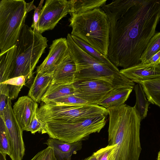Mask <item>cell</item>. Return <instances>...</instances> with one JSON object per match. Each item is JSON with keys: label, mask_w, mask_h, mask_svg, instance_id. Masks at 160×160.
Instances as JSON below:
<instances>
[{"label": "cell", "mask_w": 160, "mask_h": 160, "mask_svg": "<svg viewBox=\"0 0 160 160\" xmlns=\"http://www.w3.org/2000/svg\"><path fill=\"white\" fill-rule=\"evenodd\" d=\"M160 50V32L155 33L149 42L142 53L140 61L144 64Z\"/></svg>", "instance_id": "cell-26"}, {"label": "cell", "mask_w": 160, "mask_h": 160, "mask_svg": "<svg viewBox=\"0 0 160 160\" xmlns=\"http://www.w3.org/2000/svg\"><path fill=\"white\" fill-rule=\"evenodd\" d=\"M53 150L57 160H71L73 154H75L82 147V141L68 143L49 138L45 143Z\"/></svg>", "instance_id": "cell-16"}, {"label": "cell", "mask_w": 160, "mask_h": 160, "mask_svg": "<svg viewBox=\"0 0 160 160\" xmlns=\"http://www.w3.org/2000/svg\"><path fill=\"white\" fill-rule=\"evenodd\" d=\"M53 73H37L28 93V96L36 102L39 103L52 83Z\"/></svg>", "instance_id": "cell-17"}, {"label": "cell", "mask_w": 160, "mask_h": 160, "mask_svg": "<svg viewBox=\"0 0 160 160\" xmlns=\"http://www.w3.org/2000/svg\"><path fill=\"white\" fill-rule=\"evenodd\" d=\"M148 100L160 108V77L140 83Z\"/></svg>", "instance_id": "cell-21"}, {"label": "cell", "mask_w": 160, "mask_h": 160, "mask_svg": "<svg viewBox=\"0 0 160 160\" xmlns=\"http://www.w3.org/2000/svg\"><path fill=\"white\" fill-rule=\"evenodd\" d=\"M47 42L41 34L25 24L15 44L16 65L11 78L25 76L29 80L33 78L34 69L48 46Z\"/></svg>", "instance_id": "cell-4"}, {"label": "cell", "mask_w": 160, "mask_h": 160, "mask_svg": "<svg viewBox=\"0 0 160 160\" xmlns=\"http://www.w3.org/2000/svg\"><path fill=\"white\" fill-rule=\"evenodd\" d=\"M69 19L71 35L84 40L108 57L110 44V23L100 8L83 13H72Z\"/></svg>", "instance_id": "cell-3"}, {"label": "cell", "mask_w": 160, "mask_h": 160, "mask_svg": "<svg viewBox=\"0 0 160 160\" xmlns=\"http://www.w3.org/2000/svg\"><path fill=\"white\" fill-rule=\"evenodd\" d=\"M9 99L8 87L6 84L0 83V116L2 115Z\"/></svg>", "instance_id": "cell-29"}, {"label": "cell", "mask_w": 160, "mask_h": 160, "mask_svg": "<svg viewBox=\"0 0 160 160\" xmlns=\"http://www.w3.org/2000/svg\"><path fill=\"white\" fill-rule=\"evenodd\" d=\"M74 95L88 104L98 105L99 103L114 88L104 80L83 78L74 81Z\"/></svg>", "instance_id": "cell-9"}, {"label": "cell", "mask_w": 160, "mask_h": 160, "mask_svg": "<svg viewBox=\"0 0 160 160\" xmlns=\"http://www.w3.org/2000/svg\"><path fill=\"white\" fill-rule=\"evenodd\" d=\"M7 154L0 152V160H6V156Z\"/></svg>", "instance_id": "cell-36"}, {"label": "cell", "mask_w": 160, "mask_h": 160, "mask_svg": "<svg viewBox=\"0 0 160 160\" xmlns=\"http://www.w3.org/2000/svg\"><path fill=\"white\" fill-rule=\"evenodd\" d=\"M66 39L70 55L76 67L74 81L83 78L99 79L114 86L120 82L123 75L118 68H113L88 54L75 43L71 34H68Z\"/></svg>", "instance_id": "cell-6"}, {"label": "cell", "mask_w": 160, "mask_h": 160, "mask_svg": "<svg viewBox=\"0 0 160 160\" xmlns=\"http://www.w3.org/2000/svg\"><path fill=\"white\" fill-rule=\"evenodd\" d=\"M44 125L45 123L38 118L36 113L26 131H30L32 134H35L38 132H41Z\"/></svg>", "instance_id": "cell-31"}, {"label": "cell", "mask_w": 160, "mask_h": 160, "mask_svg": "<svg viewBox=\"0 0 160 160\" xmlns=\"http://www.w3.org/2000/svg\"><path fill=\"white\" fill-rule=\"evenodd\" d=\"M33 2L27 3L24 0L0 1V54L15 45L28 12L36 8Z\"/></svg>", "instance_id": "cell-5"}, {"label": "cell", "mask_w": 160, "mask_h": 160, "mask_svg": "<svg viewBox=\"0 0 160 160\" xmlns=\"http://www.w3.org/2000/svg\"><path fill=\"white\" fill-rule=\"evenodd\" d=\"M0 152L10 156L11 149L6 126L3 118L0 117Z\"/></svg>", "instance_id": "cell-27"}, {"label": "cell", "mask_w": 160, "mask_h": 160, "mask_svg": "<svg viewBox=\"0 0 160 160\" xmlns=\"http://www.w3.org/2000/svg\"><path fill=\"white\" fill-rule=\"evenodd\" d=\"M72 83L69 84L51 83L42 98L41 101L47 103L59 98L74 94Z\"/></svg>", "instance_id": "cell-20"}, {"label": "cell", "mask_w": 160, "mask_h": 160, "mask_svg": "<svg viewBox=\"0 0 160 160\" xmlns=\"http://www.w3.org/2000/svg\"><path fill=\"white\" fill-rule=\"evenodd\" d=\"M28 80L27 76H21L11 78L2 83L7 85L9 90V98L12 100L17 98L21 89Z\"/></svg>", "instance_id": "cell-25"}, {"label": "cell", "mask_w": 160, "mask_h": 160, "mask_svg": "<svg viewBox=\"0 0 160 160\" xmlns=\"http://www.w3.org/2000/svg\"><path fill=\"white\" fill-rule=\"evenodd\" d=\"M116 147L115 145H109L101 148L94 152L97 160H108L109 156L112 150Z\"/></svg>", "instance_id": "cell-32"}, {"label": "cell", "mask_w": 160, "mask_h": 160, "mask_svg": "<svg viewBox=\"0 0 160 160\" xmlns=\"http://www.w3.org/2000/svg\"><path fill=\"white\" fill-rule=\"evenodd\" d=\"M76 71L75 63L69 53L54 71L52 83H72L74 80Z\"/></svg>", "instance_id": "cell-15"}, {"label": "cell", "mask_w": 160, "mask_h": 160, "mask_svg": "<svg viewBox=\"0 0 160 160\" xmlns=\"http://www.w3.org/2000/svg\"><path fill=\"white\" fill-rule=\"evenodd\" d=\"M16 51L15 45L0 54V83L11 78L15 67Z\"/></svg>", "instance_id": "cell-18"}, {"label": "cell", "mask_w": 160, "mask_h": 160, "mask_svg": "<svg viewBox=\"0 0 160 160\" xmlns=\"http://www.w3.org/2000/svg\"><path fill=\"white\" fill-rule=\"evenodd\" d=\"M71 36L75 43L88 54L113 68H118L110 61L107 57L98 51L88 43L76 36L71 35Z\"/></svg>", "instance_id": "cell-24"}, {"label": "cell", "mask_w": 160, "mask_h": 160, "mask_svg": "<svg viewBox=\"0 0 160 160\" xmlns=\"http://www.w3.org/2000/svg\"><path fill=\"white\" fill-rule=\"evenodd\" d=\"M157 160H160V150L158 152V153Z\"/></svg>", "instance_id": "cell-37"}, {"label": "cell", "mask_w": 160, "mask_h": 160, "mask_svg": "<svg viewBox=\"0 0 160 160\" xmlns=\"http://www.w3.org/2000/svg\"><path fill=\"white\" fill-rule=\"evenodd\" d=\"M82 160H97V158L95 154L93 153L91 156Z\"/></svg>", "instance_id": "cell-35"}, {"label": "cell", "mask_w": 160, "mask_h": 160, "mask_svg": "<svg viewBox=\"0 0 160 160\" xmlns=\"http://www.w3.org/2000/svg\"><path fill=\"white\" fill-rule=\"evenodd\" d=\"M108 114V109L99 105L44 103L37 113L38 118L44 123L71 121Z\"/></svg>", "instance_id": "cell-8"}, {"label": "cell", "mask_w": 160, "mask_h": 160, "mask_svg": "<svg viewBox=\"0 0 160 160\" xmlns=\"http://www.w3.org/2000/svg\"><path fill=\"white\" fill-rule=\"evenodd\" d=\"M31 160H57L53 149L48 147L38 152Z\"/></svg>", "instance_id": "cell-30"}, {"label": "cell", "mask_w": 160, "mask_h": 160, "mask_svg": "<svg viewBox=\"0 0 160 160\" xmlns=\"http://www.w3.org/2000/svg\"><path fill=\"white\" fill-rule=\"evenodd\" d=\"M49 103L69 105L88 104L86 101L78 97L74 94L62 97L53 100L47 103Z\"/></svg>", "instance_id": "cell-28"}, {"label": "cell", "mask_w": 160, "mask_h": 160, "mask_svg": "<svg viewBox=\"0 0 160 160\" xmlns=\"http://www.w3.org/2000/svg\"><path fill=\"white\" fill-rule=\"evenodd\" d=\"M133 89L135 92L136 99L133 107L142 121L146 117L151 103L147 99L143 88L140 83L135 84Z\"/></svg>", "instance_id": "cell-22"}, {"label": "cell", "mask_w": 160, "mask_h": 160, "mask_svg": "<svg viewBox=\"0 0 160 160\" xmlns=\"http://www.w3.org/2000/svg\"><path fill=\"white\" fill-rule=\"evenodd\" d=\"M11 104L9 99L0 117L4 120L7 131L11 149L9 157L12 160H22L25 150L23 131L16 118Z\"/></svg>", "instance_id": "cell-10"}, {"label": "cell", "mask_w": 160, "mask_h": 160, "mask_svg": "<svg viewBox=\"0 0 160 160\" xmlns=\"http://www.w3.org/2000/svg\"><path fill=\"white\" fill-rule=\"evenodd\" d=\"M106 117L101 115L71 121L47 122L41 132L63 142L82 141L91 134L100 132L106 124Z\"/></svg>", "instance_id": "cell-7"}, {"label": "cell", "mask_w": 160, "mask_h": 160, "mask_svg": "<svg viewBox=\"0 0 160 160\" xmlns=\"http://www.w3.org/2000/svg\"><path fill=\"white\" fill-rule=\"evenodd\" d=\"M71 0H47L41 8L39 21L41 34L53 29L58 22L71 12Z\"/></svg>", "instance_id": "cell-11"}, {"label": "cell", "mask_w": 160, "mask_h": 160, "mask_svg": "<svg viewBox=\"0 0 160 160\" xmlns=\"http://www.w3.org/2000/svg\"><path fill=\"white\" fill-rule=\"evenodd\" d=\"M38 105L29 96L19 98L14 103L13 110L23 131H26L37 113Z\"/></svg>", "instance_id": "cell-13"}, {"label": "cell", "mask_w": 160, "mask_h": 160, "mask_svg": "<svg viewBox=\"0 0 160 160\" xmlns=\"http://www.w3.org/2000/svg\"><path fill=\"white\" fill-rule=\"evenodd\" d=\"M72 13L78 14L102 7L107 0H71Z\"/></svg>", "instance_id": "cell-23"}, {"label": "cell", "mask_w": 160, "mask_h": 160, "mask_svg": "<svg viewBox=\"0 0 160 160\" xmlns=\"http://www.w3.org/2000/svg\"><path fill=\"white\" fill-rule=\"evenodd\" d=\"M43 1V0H41L38 6L35 9L33 22L31 26L32 29L38 32H39V21L40 11L42 8Z\"/></svg>", "instance_id": "cell-33"}, {"label": "cell", "mask_w": 160, "mask_h": 160, "mask_svg": "<svg viewBox=\"0 0 160 160\" xmlns=\"http://www.w3.org/2000/svg\"><path fill=\"white\" fill-rule=\"evenodd\" d=\"M110 23L108 58L126 69L140 58L160 21V0H116L102 7Z\"/></svg>", "instance_id": "cell-1"}, {"label": "cell", "mask_w": 160, "mask_h": 160, "mask_svg": "<svg viewBox=\"0 0 160 160\" xmlns=\"http://www.w3.org/2000/svg\"><path fill=\"white\" fill-rule=\"evenodd\" d=\"M144 64H150L155 65L160 64V50L153 55Z\"/></svg>", "instance_id": "cell-34"}, {"label": "cell", "mask_w": 160, "mask_h": 160, "mask_svg": "<svg viewBox=\"0 0 160 160\" xmlns=\"http://www.w3.org/2000/svg\"><path fill=\"white\" fill-rule=\"evenodd\" d=\"M49 49L47 56L37 68V73H53L63 59L69 53L67 39L65 38L53 41Z\"/></svg>", "instance_id": "cell-12"}, {"label": "cell", "mask_w": 160, "mask_h": 160, "mask_svg": "<svg viewBox=\"0 0 160 160\" xmlns=\"http://www.w3.org/2000/svg\"><path fill=\"white\" fill-rule=\"evenodd\" d=\"M133 89L122 87L111 90L99 103L98 105L107 109L124 104Z\"/></svg>", "instance_id": "cell-19"}, {"label": "cell", "mask_w": 160, "mask_h": 160, "mask_svg": "<svg viewBox=\"0 0 160 160\" xmlns=\"http://www.w3.org/2000/svg\"><path fill=\"white\" fill-rule=\"evenodd\" d=\"M120 72L132 82L138 83L160 77V64L155 65L141 62Z\"/></svg>", "instance_id": "cell-14"}, {"label": "cell", "mask_w": 160, "mask_h": 160, "mask_svg": "<svg viewBox=\"0 0 160 160\" xmlns=\"http://www.w3.org/2000/svg\"><path fill=\"white\" fill-rule=\"evenodd\" d=\"M107 109L108 145L116 146L111 160H139L141 121L134 107L124 104Z\"/></svg>", "instance_id": "cell-2"}]
</instances>
